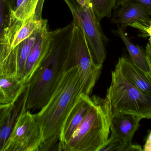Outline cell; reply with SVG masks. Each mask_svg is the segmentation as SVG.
Returning <instances> with one entry per match:
<instances>
[{
    "label": "cell",
    "instance_id": "cell-12",
    "mask_svg": "<svg viewBox=\"0 0 151 151\" xmlns=\"http://www.w3.org/2000/svg\"><path fill=\"white\" fill-rule=\"evenodd\" d=\"M27 86L17 73H0V104L15 103Z\"/></svg>",
    "mask_w": 151,
    "mask_h": 151
},
{
    "label": "cell",
    "instance_id": "cell-11",
    "mask_svg": "<svg viewBox=\"0 0 151 151\" xmlns=\"http://www.w3.org/2000/svg\"><path fill=\"white\" fill-rule=\"evenodd\" d=\"M142 119L140 116L129 114H118L112 118L111 130L120 141V151H127L132 144L133 137Z\"/></svg>",
    "mask_w": 151,
    "mask_h": 151
},
{
    "label": "cell",
    "instance_id": "cell-3",
    "mask_svg": "<svg viewBox=\"0 0 151 151\" xmlns=\"http://www.w3.org/2000/svg\"><path fill=\"white\" fill-rule=\"evenodd\" d=\"M112 116L106 98L95 96V103L64 151H99L109 138Z\"/></svg>",
    "mask_w": 151,
    "mask_h": 151
},
{
    "label": "cell",
    "instance_id": "cell-4",
    "mask_svg": "<svg viewBox=\"0 0 151 151\" xmlns=\"http://www.w3.org/2000/svg\"><path fill=\"white\" fill-rule=\"evenodd\" d=\"M112 118L118 114H133L151 118V96L144 93L129 81L115 66L106 97Z\"/></svg>",
    "mask_w": 151,
    "mask_h": 151
},
{
    "label": "cell",
    "instance_id": "cell-10",
    "mask_svg": "<svg viewBox=\"0 0 151 151\" xmlns=\"http://www.w3.org/2000/svg\"><path fill=\"white\" fill-rule=\"evenodd\" d=\"M114 10L111 23L117 24L124 32L127 27L135 22H139L147 27L151 25L150 10L141 3L128 2Z\"/></svg>",
    "mask_w": 151,
    "mask_h": 151
},
{
    "label": "cell",
    "instance_id": "cell-25",
    "mask_svg": "<svg viewBox=\"0 0 151 151\" xmlns=\"http://www.w3.org/2000/svg\"><path fill=\"white\" fill-rule=\"evenodd\" d=\"M143 151L142 146L139 144H132L127 149V151Z\"/></svg>",
    "mask_w": 151,
    "mask_h": 151
},
{
    "label": "cell",
    "instance_id": "cell-9",
    "mask_svg": "<svg viewBox=\"0 0 151 151\" xmlns=\"http://www.w3.org/2000/svg\"><path fill=\"white\" fill-rule=\"evenodd\" d=\"M94 103L95 96L90 98L88 95L83 93L81 94L62 127L58 150L63 151L65 145L80 126Z\"/></svg>",
    "mask_w": 151,
    "mask_h": 151
},
{
    "label": "cell",
    "instance_id": "cell-6",
    "mask_svg": "<svg viewBox=\"0 0 151 151\" xmlns=\"http://www.w3.org/2000/svg\"><path fill=\"white\" fill-rule=\"evenodd\" d=\"M73 17V22L81 28L86 37L93 59L103 65L106 58L105 43L107 38L103 33L100 20L94 12L90 3L84 5L76 0H64Z\"/></svg>",
    "mask_w": 151,
    "mask_h": 151
},
{
    "label": "cell",
    "instance_id": "cell-26",
    "mask_svg": "<svg viewBox=\"0 0 151 151\" xmlns=\"http://www.w3.org/2000/svg\"><path fill=\"white\" fill-rule=\"evenodd\" d=\"M145 36H149V42H150V45L151 46V25L149 27L146 26L145 28V35L144 37Z\"/></svg>",
    "mask_w": 151,
    "mask_h": 151
},
{
    "label": "cell",
    "instance_id": "cell-22",
    "mask_svg": "<svg viewBox=\"0 0 151 151\" xmlns=\"http://www.w3.org/2000/svg\"><path fill=\"white\" fill-rule=\"evenodd\" d=\"M137 1L141 3L148 7L151 11V0H116V4L114 10L118 9L119 7L128 2Z\"/></svg>",
    "mask_w": 151,
    "mask_h": 151
},
{
    "label": "cell",
    "instance_id": "cell-17",
    "mask_svg": "<svg viewBox=\"0 0 151 151\" xmlns=\"http://www.w3.org/2000/svg\"><path fill=\"white\" fill-rule=\"evenodd\" d=\"M41 0H17L12 12V17L23 22L32 16Z\"/></svg>",
    "mask_w": 151,
    "mask_h": 151
},
{
    "label": "cell",
    "instance_id": "cell-18",
    "mask_svg": "<svg viewBox=\"0 0 151 151\" xmlns=\"http://www.w3.org/2000/svg\"><path fill=\"white\" fill-rule=\"evenodd\" d=\"M91 7L99 20L111 17L115 8L116 0H89Z\"/></svg>",
    "mask_w": 151,
    "mask_h": 151
},
{
    "label": "cell",
    "instance_id": "cell-7",
    "mask_svg": "<svg viewBox=\"0 0 151 151\" xmlns=\"http://www.w3.org/2000/svg\"><path fill=\"white\" fill-rule=\"evenodd\" d=\"M42 142L40 129L25 105L2 151H40Z\"/></svg>",
    "mask_w": 151,
    "mask_h": 151
},
{
    "label": "cell",
    "instance_id": "cell-21",
    "mask_svg": "<svg viewBox=\"0 0 151 151\" xmlns=\"http://www.w3.org/2000/svg\"><path fill=\"white\" fill-rule=\"evenodd\" d=\"M15 103L8 104H0V130L9 113L14 107Z\"/></svg>",
    "mask_w": 151,
    "mask_h": 151
},
{
    "label": "cell",
    "instance_id": "cell-28",
    "mask_svg": "<svg viewBox=\"0 0 151 151\" xmlns=\"http://www.w3.org/2000/svg\"><path fill=\"white\" fill-rule=\"evenodd\" d=\"M76 1L81 5H84L88 3H90L89 0H76Z\"/></svg>",
    "mask_w": 151,
    "mask_h": 151
},
{
    "label": "cell",
    "instance_id": "cell-5",
    "mask_svg": "<svg viewBox=\"0 0 151 151\" xmlns=\"http://www.w3.org/2000/svg\"><path fill=\"white\" fill-rule=\"evenodd\" d=\"M73 23L67 70L73 66L77 67L83 93L90 95L100 76L103 65L96 63L84 33L80 27Z\"/></svg>",
    "mask_w": 151,
    "mask_h": 151
},
{
    "label": "cell",
    "instance_id": "cell-15",
    "mask_svg": "<svg viewBox=\"0 0 151 151\" xmlns=\"http://www.w3.org/2000/svg\"><path fill=\"white\" fill-rule=\"evenodd\" d=\"M27 87L24 93L15 103L14 107L9 113L0 130V151H2L25 105L27 93Z\"/></svg>",
    "mask_w": 151,
    "mask_h": 151
},
{
    "label": "cell",
    "instance_id": "cell-19",
    "mask_svg": "<svg viewBox=\"0 0 151 151\" xmlns=\"http://www.w3.org/2000/svg\"><path fill=\"white\" fill-rule=\"evenodd\" d=\"M12 11L6 0H0V38L4 37L13 23Z\"/></svg>",
    "mask_w": 151,
    "mask_h": 151
},
{
    "label": "cell",
    "instance_id": "cell-13",
    "mask_svg": "<svg viewBox=\"0 0 151 151\" xmlns=\"http://www.w3.org/2000/svg\"><path fill=\"white\" fill-rule=\"evenodd\" d=\"M124 77L144 93L151 96V82L146 74L135 65L130 59L122 57L116 64Z\"/></svg>",
    "mask_w": 151,
    "mask_h": 151
},
{
    "label": "cell",
    "instance_id": "cell-8",
    "mask_svg": "<svg viewBox=\"0 0 151 151\" xmlns=\"http://www.w3.org/2000/svg\"><path fill=\"white\" fill-rule=\"evenodd\" d=\"M52 33L53 31L49 30L47 20L43 19L42 25L36 30L35 41L26 62L23 80L26 85L47 56Z\"/></svg>",
    "mask_w": 151,
    "mask_h": 151
},
{
    "label": "cell",
    "instance_id": "cell-20",
    "mask_svg": "<svg viewBox=\"0 0 151 151\" xmlns=\"http://www.w3.org/2000/svg\"><path fill=\"white\" fill-rule=\"evenodd\" d=\"M120 141L114 131L111 130V136L99 151H120Z\"/></svg>",
    "mask_w": 151,
    "mask_h": 151
},
{
    "label": "cell",
    "instance_id": "cell-24",
    "mask_svg": "<svg viewBox=\"0 0 151 151\" xmlns=\"http://www.w3.org/2000/svg\"><path fill=\"white\" fill-rule=\"evenodd\" d=\"M142 148L143 151H151V130L147 136L145 144Z\"/></svg>",
    "mask_w": 151,
    "mask_h": 151
},
{
    "label": "cell",
    "instance_id": "cell-23",
    "mask_svg": "<svg viewBox=\"0 0 151 151\" xmlns=\"http://www.w3.org/2000/svg\"><path fill=\"white\" fill-rule=\"evenodd\" d=\"M145 51H146V56H147V60L149 64L150 71L149 73L146 74L147 77L151 82V46L150 43H147L145 47Z\"/></svg>",
    "mask_w": 151,
    "mask_h": 151
},
{
    "label": "cell",
    "instance_id": "cell-14",
    "mask_svg": "<svg viewBox=\"0 0 151 151\" xmlns=\"http://www.w3.org/2000/svg\"><path fill=\"white\" fill-rule=\"evenodd\" d=\"M112 33L123 41L129 53L130 60L133 64L146 74L149 73L150 68L145 50L138 45L133 44L119 26L118 25L116 30H112Z\"/></svg>",
    "mask_w": 151,
    "mask_h": 151
},
{
    "label": "cell",
    "instance_id": "cell-16",
    "mask_svg": "<svg viewBox=\"0 0 151 151\" xmlns=\"http://www.w3.org/2000/svg\"><path fill=\"white\" fill-rule=\"evenodd\" d=\"M36 30L31 36L21 42L16 47L17 74L19 77L23 79L26 62L35 41Z\"/></svg>",
    "mask_w": 151,
    "mask_h": 151
},
{
    "label": "cell",
    "instance_id": "cell-2",
    "mask_svg": "<svg viewBox=\"0 0 151 151\" xmlns=\"http://www.w3.org/2000/svg\"><path fill=\"white\" fill-rule=\"evenodd\" d=\"M82 93L78 69L71 67L65 72L47 104L33 114L42 135L40 151L50 150L58 143L63 125Z\"/></svg>",
    "mask_w": 151,
    "mask_h": 151
},
{
    "label": "cell",
    "instance_id": "cell-1",
    "mask_svg": "<svg viewBox=\"0 0 151 151\" xmlns=\"http://www.w3.org/2000/svg\"><path fill=\"white\" fill-rule=\"evenodd\" d=\"M73 23L53 31L48 52L27 87L26 110H38L50 99L65 72Z\"/></svg>",
    "mask_w": 151,
    "mask_h": 151
},
{
    "label": "cell",
    "instance_id": "cell-27",
    "mask_svg": "<svg viewBox=\"0 0 151 151\" xmlns=\"http://www.w3.org/2000/svg\"><path fill=\"white\" fill-rule=\"evenodd\" d=\"M6 1H7L10 8L11 9L12 11V12L14 7H15L17 0H6Z\"/></svg>",
    "mask_w": 151,
    "mask_h": 151
}]
</instances>
